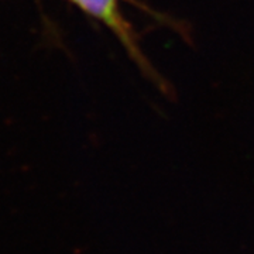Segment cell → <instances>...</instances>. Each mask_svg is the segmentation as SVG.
<instances>
[{"instance_id": "obj_1", "label": "cell", "mask_w": 254, "mask_h": 254, "mask_svg": "<svg viewBox=\"0 0 254 254\" xmlns=\"http://www.w3.org/2000/svg\"><path fill=\"white\" fill-rule=\"evenodd\" d=\"M83 11L100 20L103 24L113 31V34L120 40V43L126 48L127 54L137 64L140 71L144 73L150 81L164 93H170V85L150 63L148 57L143 53L137 34L133 27L123 17L122 10L119 7V0H72Z\"/></svg>"}]
</instances>
